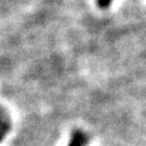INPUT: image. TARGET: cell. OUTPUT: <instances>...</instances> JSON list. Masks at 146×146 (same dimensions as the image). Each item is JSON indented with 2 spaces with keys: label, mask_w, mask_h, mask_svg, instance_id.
Masks as SVG:
<instances>
[{
  "label": "cell",
  "mask_w": 146,
  "mask_h": 146,
  "mask_svg": "<svg viewBox=\"0 0 146 146\" xmlns=\"http://www.w3.org/2000/svg\"><path fill=\"white\" fill-rule=\"evenodd\" d=\"M82 142H83V135L80 132H75L73 134L69 146H82Z\"/></svg>",
  "instance_id": "6da1fadb"
},
{
  "label": "cell",
  "mask_w": 146,
  "mask_h": 146,
  "mask_svg": "<svg viewBox=\"0 0 146 146\" xmlns=\"http://www.w3.org/2000/svg\"><path fill=\"white\" fill-rule=\"evenodd\" d=\"M9 131V125L7 122H2L1 126H0V141H2L4 138L5 134Z\"/></svg>",
  "instance_id": "7a4b0ae2"
},
{
  "label": "cell",
  "mask_w": 146,
  "mask_h": 146,
  "mask_svg": "<svg viewBox=\"0 0 146 146\" xmlns=\"http://www.w3.org/2000/svg\"><path fill=\"white\" fill-rule=\"evenodd\" d=\"M112 2V0H98V4L102 8H107Z\"/></svg>",
  "instance_id": "3957f363"
},
{
  "label": "cell",
  "mask_w": 146,
  "mask_h": 146,
  "mask_svg": "<svg viewBox=\"0 0 146 146\" xmlns=\"http://www.w3.org/2000/svg\"><path fill=\"white\" fill-rule=\"evenodd\" d=\"M1 124H2V120H1V115H0V126H1Z\"/></svg>",
  "instance_id": "277c9868"
}]
</instances>
